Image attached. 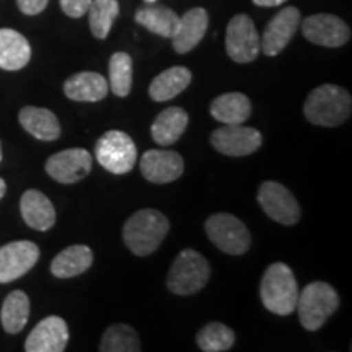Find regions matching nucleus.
I'll use <instances>...</instances> for the list:
<instances>
[{
	"instance_id": "f257e3e1",
	"label": "nucleus",
	"mask_w": 352,
	"mask_h": 352,
	"mask_svg": "<svg viewBox=\"0 0 352 352\" xmlns=\"http://www.w3.org/2000/svg\"><path fill=\"white\" fill-rule=\"evenodd\" d=\"M303 113L311 124L336 127L346 122L352 113V98L344 88L327 83L316 87L307 96Z\"/></svg>"
},
{
	"instance_id": "f03ea898",
	"label": "nucleus",
	"mask_w": 352,
	"mask_h": 352,
	"mask_svg": "<svg viewBox=\"0 0 352 352\" xmlns=\"http://www.w3.org/2000/svg\"><path fill=\"white\" fill-rule=\"evenodd\" d=\"M170 230V222L155 209H142L132 214L122 228V239L127 248L138 256L152 254Z\"/></svg>"
},
{
	"instance_id": "7ed1b4c3",
	"label": "nucleus",
	"mask_w": 352,
	"mask_h": 352,
	"mask_svg": "<svg viewBox=\"0 0 352 352\" xmlns=\"http://www.w3.org/2000/svg\"><path fill=\"white\" fill-rule=\"evenodd\" d=\"M259 296L263 305L274 315L287 316L297 307L298 285L287 264L274 263L264 271Z\"/></svg>"
},
{
	"instance_id": "20e7f679",
	"label": "nucleus",
	"mask_w": 352,
	"mask_h": 352,
	"mask_svg": "<svg viewBox=\"0 0 352 352\" xmlns=\"http://www.w3.org/2000/svg\"><path fill=\"white\" fill-rule=\"evenodd\" d=\"M340 307V297L336 290L327 283H311L302 292H298L297 307L298 320L308 331H316L327 323Z\"/></svg>"
},
{
	"instance_id": "39448f33",
	"label": "nucleus",
	"mask_w": 352,
	"mask_h": 352,
	"mask_svg": "<svg viewBox=\"0 0 352 352\" xmlns=\"http://www.w3.org/2000/svg\"><path fill=\"white\" fill-rule=\"evenodd\" d=\"M210 266L208 259L196 250H183L171 264L166 285L176 296H192L208 284Z\"/></svg>"
},
{
	"instance_id": "423d86ee",
	"label": "nucleus",
	"mask_w": 352,
	"mask_h": 352,
	"mask_svg": "<svg viewBox=\"0 0 352 352\" xmlns=\"http://www.w3.org/2000/svg\"><path fill=\"white\" fill-rule=\"evenodd\" d=\"M98 164L113 175H124L134 168L138 162V148L126 132L108 131L95 145Z\"/></svg>"
},
{
	"instance_id": "0eeeda50",
	"label": "nucleus",
	"mask_w": 352,
	"mask_h": 352,
	"mask_svg": "<svg viewBox=\"0 0 352 352\" xmlns=\"http://www.w3.org/2000/svg\"><path fill=\"white\" fill-rule=\"evenodd\" d=\"M206 233L220 252L239 256L252 245L250 230L239 217L232 214H214L206 220Z\"/></svg>"
},
{
	"instance_id": "6e6552de",
	"label": "nucleus",
	"mask_w": 352,
	"mask_h": 352,
	"mask_svg": "<svg viewBox=\"0 0 352 352\" xmlns=\"http://www.w3.org/2000/svg\"><path fill=\"white\" fill-rule=\"evenodd\" d=\"M226 50L230 59L239 64H248L258 57L261 51V38L248 15L240 13L230 20L226 34Z\"/></svg>"
},
{
	"instance_id": "1a4fd4ad",
	"label": "nucleus",
	"mask_w": 352,
	"mask_h": 352,
	"mask_svg": "<svg viewBox=\"0 0 352 352\" xmlns=\"http://www.w3.org/2000/svg\"><path fill=\"white\" fill-rule=\"evenodd\" d=\"M258 202L267 217L283 226H294L300 220V206L284 184L264 182L259 186Z\"/></svg>"
},
{
	"instance_id": "9d476101",
	"label": "nucleus",
	"mask_w": 352,
	"mask_h": 352,
	"mask_svg": "<svg viewBox=\"0 0 352 352\" xmlns=\"http://www.w3.org/2000/svg\"><path fill=\"white\" fill-rule=\"evenodd\" d=\"M214 148L228 157L252 155L261 147V132L241 124H226L219 127L210 135Z\"/></svg>"
},
{
	"instance_id": "9b49d317",
	"label": "nucleus",
	"mask_w": 352,
	"mask_h": 352,
	"mask_svg": "<svg viewBox=\"0 0 352 352\" xmlns=\"http://www.w3.org/2000/svg\"><path fill=\"white\" fill-rule=\"evenodd\" d=\"M302 33L308 41L324 47H340L351 39V28L340 16L316 13L302 21Z\"/></svg>"
},
{
	"instance_id": "f8f14e48",
	"label": "nucleus",
	"mask_w": 352,
	"mask_h": 352,
	"mask_svg": "<svg viewBox=\"0 0 352 352\" xmlns=\"http://www.w3.org/2000/svg\"><path fill=\"white\" fill-rule=\"evenodd\" d=\"M39 259V248L33 241H12L0 248V284L25 276Z\"/></svg>"
},
{
	"instance_id": "ddd939ff",
	"label": "nucleus",
	"mask_w": 352,
	"mask_h": 352,
	"mask_svg": "<svg viewBox=\"0 0 352 352\" xmlns=\"http://www.w3.org/2000/svg\"><path fill=\"white\" fill-rule=\"evenodd\" d=\"M91 164L94 160L85 148H67L47 158L46 173L56 182L74 184L90 173Z\"/></svg>"
},
{
	"instance_id": "4468645a",
	"label": "nucleus",
	"mask_w": 352,
	"mask_h": 352,
	"mask_svg": "<svg viewBox=\"0 0 352 352\" xmlns=\"http://www.w3.org/2000/svg\"><path fill=\"white\" fill-rule=\"evenodd\" d=\"M302 15L296 7H285L270 21L261 38V51L266 56H277L297 33Z\"/></svg>"
},
{
	"instance_id": "2eb2a0df",
	"label": "nucleus",
	"mask_w": 352,
	"mask_h": 352,
	"mask_svg": "<svg viewBox=\"0 0 352 352\" xmlns=\"http://www.w3.org/2000/svg\"><path fill=\"white\" fill-rule=\"evenodd\" d=\"M140 171L147 182L165 184L176 182L184 171V162L179 153L152 148L140 158Z\"/></svg>"
},
{
	"instance_id": "dca6fc26",
	"label": "nucleus",
	"mask_w": 352,
	"mask_h": 352,
	"mask_svg": "<svg viewBox=\"0 0 352 352\" xmlns=\"http://www.w3.org/2000/svg\"><path fill=\"white\" fill-rule=\"evenodd\" d=\"M69 342L67 323L60 316H47L39 321L26 338V352H63Z\"/></svg>"
},
{
	"instance_id": "f3484780",
	"label": "nucleus",
	"mask_w": 352,
	"mask_h": 352,
	"mask_svg": "<svg viewBox=\"0 0 352 352\" xmlns=\"http://www.w3.org/2000/svg\"><path fill=\"white\" fill-rule=\"evenodd\" d=\"M209 25V15L204 8L196 7L191 8L184 13L183 16H179L178 28L173 34V47L179 54H186V52L192 51L197 44L201 43V39L204 38L206 30Z\"/></svg>"
},
{
	"instance_id": "a211bd4d",
	"label": "nucleus",
	"mask_w": 352,
	"mask_h": 352,
	"mask_svg": "<svg viewBox=\"0 0 352 352\" xmlns=\"http://www.w3.org/2000/svg\"><path fill=\"white\" fill-rule=\"evenodd\" d=\"M20 212L25 223L34 230L46 232L56 223V209L52 202L36 189H28L20 199Z\"/></svg>"
},
{
	"instance_id": "6ab92c4d",
	"label": "nucleus",
	"mask_w": 352,
	"mask_h": 352,
	"mask_svg": "<svg viewBox=\"0 0 352 352\" xmlns=\"http://www.w3.org/2000/svg\"><path fill=\"white\" fill-rule=\"evenodd\" d=\"M32 59V46L23 34L10 28L0 30V69L20 70Z\"/></svg>"
},
{
	"instance_id": "aec40b11",
	"label": "nucleus",
	"mask_w": 352,
	"mask_h": 352,
	"mask_svg": "<svg viewBox=\"0 0 352 352\" xmlns=\"http://www.w3.org/2000/svg\"><path fill=\"white\" fill-rule=\"evenodd\" d=\"M108 80L98 72H78L64 83V94L74 101H101L108 95Z\"/></svg>"
},
{
	"instance_id": "412c9836",
	"label": "nucleus",
	"mask_w": 352,
	"mask_h": 352,
	"mask_svg": "<svg viewBox=\"0 0 352 352\" xmlns=\"http://www.w3.org/2000/svg\"><path fill=\"white\" fill-rule=\"evenodd\" d=\"M20 124L23 129L39 140H56L60 135V126L56 114L46 108L25 107L19 114Z\"/></svg>"
},
{
	"instance_id": "4be33fe9",
	"label": "nucleus",
	"mask_w": 352,
	"mask_h": 352,
	"mask_svg": "<svg viewBox=\"0 0 352 352\" xmlns=\"http://www.w3.org/2000/svg\"><path fill=\"white\" fill-rule=\"evenodd\" d=\"M189 124V116L183 108L171 107L166 108L155 118L152 124V139L158 145L166 147L173 145L186 131Z\"/></svg>"
},
{
	"instance_id": "5701e85b",
	"label": "nucleus",
	"mask_w": 352,
	"mask_h": 352,
	"mask_svg": "<svg viewBox=\"0 0 352 352\" xmlns=\"http://www.w3.org/2000/svg\"><path fill=\"white\" fill-rule=\"evenodd\" d=\"M91 263H94V252L85 245H74L63 250L52 259L51 272L59 279H69L90 270Z\"/></svg>"
},
{
	"instance_id": "b1692460",
	"label": "nucleus",
	"mask_w": 352,
	"mask_h": 352,
	"mask_svg": "<svg viewBox=\"0 0 352 352\" xmlns=\"http://www.w3.org/2000/svg\"><path fill=\"white\" fill-rule=\"evenodd\" d=\"M191 78L192 76L189 69L183 65L170 67L153 78L148 87V95L155 101H168L186 90L191 83Z\"/></svg>"
},
{
	"instance_id": "393cba45",
	"label": "nucleus",
	"mask_w": 352,
	"mask_h": 352,
	"mask_svg": "<svg viewBox=\"0 0 352 352\" xmlns=\"http://www.w3.org/2000/svg\"><path fill=\"white\" fill-rule=\"evenodd\" d=\"M210 114L223 124H243L252 114V103L243 94L220 95L210 104Z\"/></svg>"
},
{
	"instance_id": "a878e982",
	"label": "nucleus",
	"mask_w": 352,
	"mask_h": 352,
	"mask_svg": "<svg viewBox=\"0 0 352 352\" xmlns=\"http://www.w3.org/2000/svg\"><path fill=\"white\" fill-rule=\"evenodd\" d=\"M30 316V298L23 290H13L3 300L0 318L7 333L16 334L26 327Z\"/></svg>"
},
{
	"instance_id": "bb28decb",
	"label": "nucleus",
	"mask_w": 352,
	"mask_h": 352,
	"mask_svg": "<svg viewBox=\"0 0 352 352\" xmlns=\"http://www.w3.org/2000/svg\"><path fill=\"white\" fill-rule=\"evenodd\" d=\"M135 21L158 36L173 38L179 16L166 7H145L135 13Z\"/></svg>"
},
{
	"instance_id": "cd10ccee",
	"label": "nucleus",
	"mask_w": 352,
	"mask_h": 352,
	"mask_svg": "<svg viewBox=\"0 0 352 352\" xmlns=\"http://www.w3.org/2000/svg\"><path fill=\"white\" fill-rule=\"evenodd\" d=\"M87 13L94 36L104 39L111 32L114 20L120 15V3L118 0H91Z\"/></svg>"
},
{
	"instance_id": "c85d7f7f",
	"label": "nucleus",
	"mask_w": 352,
	"mask_h": 352,
	"mask_svg": "<svg viewBox=\"0 0 352 352\" xmlns=\"http://www.w3.org/2000/svg\"><path fill=\"white\" fill-rule=\"evenodd\" d=\"M101 352H139L140 342L135 329L129 324H113L104 331L100 342Z\"/></svg>"
},
{
	"instance_id": "c756f323",
	"label": "nucleus",
	"mask_w": 352,
	"mask_h": 352,
	"mask_svg": "<svg viewBox=\"0 0 352 352\" xmlns=\"http://www.w3.org/2000/svg\"><path fill=\"white\" fill-rule=\"evenodd\" d=\"M197 346L204 352L230 351L235 342V333L223 323H209L197 333Z\"/></svg>"
},
{
	"instance_id": "7c9ffc66",
	"label": "nucleus",
	"mask_w": 352,
	"mask_h": 352,
	"mask_svg": "<svg viewBox=\"0 0 352 352\" xmlns=\"http://www.w3.org/2000/svg\"><path fill=\"white\" fill-rule=\"evenodd\" d=\"M111 91L120 98L131 94L132 88V59L126 52H114L109 59V83Z\"/></svg>"
},
{
	"instance_id": "2f4dec72",
	"label": "nucleus",
	"mask_w": 352,
	"mask_h": 352,
	"mask_svg": "<svg viewBox=\"0 0 352 352\" xmlns=\"http://www.w3.org/2000/svg\"><path fill=\"white\" fill-rule=\"evenodd\" d=\"M91 0H60V8L70 19H80L88 12Z\"/></svg>"
},
{
	"instance_id": "473e14b6",
	"label": "nucleus",
	"mask_w": 352,
	"mask_h": 352,
	"mask_svg": "<svg viewBox=\"0 0 352 352\" xmlns=\"http://www.w3.org/2000/svg\"><path fill=\"white\" fill-rule=\"evenodd\" d=\"M50 0H16L19 8L25 15H38L47 7Z\"/></svg>"
},
{
	"instance_id": "72a5a7b5",
	"label": "nucleus",
	"mask_w": 352,
	"mask_h": 352,
	"mask_svg": "<svg viewBox=\"0 0 352 352\" xmlns=\"http://www.w3.org/2000/svg\"><path fill=\"white\" fill-rule=\"evenodd\" d=\"M284 2H287V0H253L254 6L258 7H277L283 6Z\"/></svg>"
},
{
	"instance_id": "f704fd0d",
	"label": "nucleus",
	"mask_w": 352,
	"mask_h": 352,
	"mask_svg": "<svg viewBox=\"0 0 352 352\" xmlns=\"http://www.w3.org/2000/svg\"><path fill=\"white\" fill-rule=\"evenodd\" d=\"M6 191H7V184L3 182L2 178H0V199H2L3 196H6Z\"/></svg>"
},
{
	"instance_id": "c9c22d12",
	"label": "nucleus",
	"mask_w": 352,
	"mask_h": 352,
	"mask_svg": "<svg viewBox=\"0 0 352 352\" xmlns=\"http://www.w3.org/2000/svg\"><path fill=\"white\" fill-rule=\"evenodd\" d=\"M0 162H2V147H0Z\"/></svg>"
},
{
	"instance_id": "e433bc0d",
	"label": "nucleus",
	"mask_w": 352,
	"mask_h": 352,
	"mask_svg": "<svg viewBox=\"0 0 352 352\" xmlns=\"http://www.w3.org/2000/svg\"><path fill=\"white\" fill-rule=\"evenodd\" d=\"M147 2H155V0H147Z\"/></svg>"
}]
</instances>
